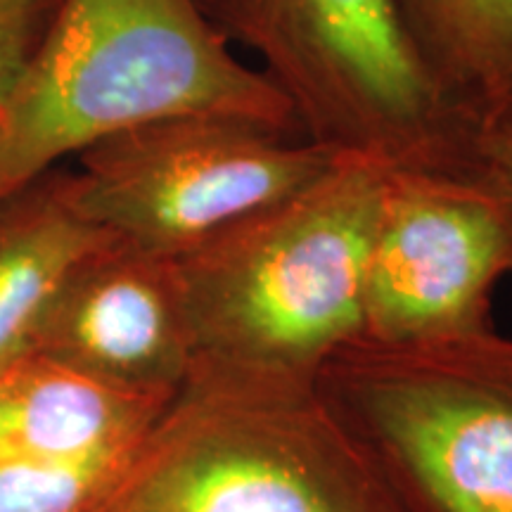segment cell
<instances>
[{
  "mask_svg": "<svg viewBox=\"0 0 512 512\" xmlns=\"http://www.w3.org/2000/svg\"><path fill=\"white\" fill-rule=\"evenodd\" d=\"M192 112L304 138L285 95L230 53L197 0H60L0 98V197L124 128Z\"/></svg>",
  "mask_w": 512,
  "mask_h": 512,
  "instance_id": "6da1fadb",
  "label": "cell"
},
{
  "mask_svg": "<svg viewBox=\"0 0 512 512\" xmlns=\"http://www.w3.org/2000/svg\"><path fill=\"white\" fill-rule=\"evenodd\" d=\"M384 171L339 157L309 188L171 256L192 368L316 382L361 337Z\"/></svg>",
  "mask_w": 512,
  "mask_h": 512,
  "instance_id": "7a4b0ae2",
  "label": "cell"
},
{
  "mask_svg": "<svg viewBox=\"0 0 512 512\" xmlns=\"http://www.w3.org/2000/svg\"><path fill=\"white\" fill-rule=\"evenodd\" d=\"M102 508L408 512L316 382L192 368Z\"/></svg>",
  "mask_w": 512,
  "mask_h": 512,
  "instance_id": "3957f363",
  "label": "cell"
},
{
  "mask_svg": "<svg viewBox=\"0 0 512 512\" xmlns=\"http://www.w3.org/2000/svg\"><path fill=\"white\" fill-rule=\"evenodd\" d=\"M228 43L259 55L304 138L384 169L489 176L482 131L446 98L394 0H197Z\"/></svg>",
  "mask_w": 512,
  "mask_h": 512,
  "instance_id": "277c9868",
  "label": "cell"
},
{
  "mask_svg": "<svg viewBox=\"0 0 512 512\" xmlns=\"http://www.w3.org/2000/svg\"><path fill=\"white\" fill-rule=\"evenodd\" d=\"M316 387L408 512H512V339L358 337Z\"/></svg>",
  "mask_w": 512,
  "mask_h": 512,
  "instance_id": "5b68a950",
  "label": "cell"
},
{
  "mask_svg": "<svg viewBox=\"0 0 512 512\" xmlns=\"http://www.w3.org/2000/svg\"><path fill=\"white\" fill-rule=\"evenodd\" d=\"M339 155L235 114L140 124L79 155L81 214L114 238L178 256L323 178Z\"/></svg>",
  "mask_w": 512,
  "mask_h": 512,
  "instance_id": "8992f818",
  "label": "cell"
},
{
  "mask_svg": "<svg viewBox=\"0 0 512 512\" xmlns=\"http://www.w3.org/2000/svg\"><path fill=\"white\" fill-rule=\"evenodd\" d=\"M512 273V190L491 176L384 171L363 285V339L415 342L494 328Z\"/></svg>",
  "mask_w": 512,
  "mask_h": 512,
  "instance_id": "52a82bcc",
  "label": "cell"
},
{
  "mask_svg": "<svg viewBox=\"0 0 512 512\" xmlns=\"http://www.w3.org/2000/svg\"><path fill=\"white\" fill-rule=\"evenodd\" d=\"M29 354L126 392L176 396L195 351L174 259L119 238L83 254L48 299Z\"/></svg>",
  "mask_w": 512,
  "mask_h": 512,
  "instance_id": "ba28073f",
  "label": "cell"
},
{
  "mask_svg": "<svg viewBox=\"0 0 512 512\" xmlns=\"http://www.w3.org/2000/svg\"><path fill=\"white\" fill-rule=\"evenodd\" d=\"M171 399L126 392L53 358L24 354L0 373V460L128 451Z\"/></svg>",
  "mask_w": 512,
  "mask_h": 512,
  "instance_id": "9c48e42d",
  "label": "cell"
},
{
  "mask_svg": "<svg viewBox=\"0 0 512 512\" xmlns=\"http://www.w3.org/2000/svg\"><path fill=\"white\" fill-rule=\"evenodd\" d=\"M112 238L81 214L74 171L62 166L0 197V370L29 354L64 273Z\"/></svg>",
  "mask_w": 512,
  "mask_h": 512,
  "instance_id": "30bf717a",
  "label": "cell"
},
{
  "mask_svg": "<svg viewBox=\"0 0 512 512\" xmlns=\"http://www.w3.org/2000/svg\"><path fill=\"white\" fill-rule=\"evenodd\" d=\"M422 64L479 131L512 117V0H394Z\"/></svg>",
  "mask_w": 512,
  "mask_h": 512,
  "instance_id": "8fae6325",
  "label": "cell"
},
{
  "mask_svg": "<svg viewBox=\"0 0 512 512\" xmlns=\"http://www.w3.org/2000/svg\"><path fill=\"white\" fill-rule=\"evenodd\" d=\"M136 448L74 460H0V512H98Z\"/></svg>",
  "mask_w": 512,
  "mask_h": 512,
  "instance_id": "7c38bea8",
  "label": "cell"
},
{
  "mask_svg": "<svg viewBox=\"0 0 512 512\" xmlns=\"http://www.w3.org/2000/svg\"><path fill=\"white\" fill-rule=\"evenodd\" d=\"M55 5V0H0V98L34 53Z\"/></svg>",
  "mask_w": 512,
  "mask_h": 512,
  "instance_id": "4fadbf2b",
  "label": "cell"
},
{
  "mask_svg": "<svg viewBox=\"0 0 512 512\" xmlns=\"http://www.w3.org/2000/svg\"><path fill=\"white\" fill-rule=\"evenodd\" d=\"M479 157L486 174L512 190V117L484 128L479 136Z\"/></svg>",
  "mask_w": 512,
  "mask_h": 512,
  "instance_id": "5bb4252c",
  "label": "cell"
},
{
  "mask_svg": "<svg viewBox=\"0 0 512 512\" xmlns=\"http://www.w3.org/2000/svg\"><path fill=\"white\" fill-rule=\"evenodd\" d=\"M98 512H117V510H112V508H100Z\"/></svg>",
  "mask_w": 512,
  "mask_h": 512,
  "instance_id": "9a60e30c",
  "label": "cell"
},
{
  "mask_svg": "<svg viewBox=\"0 0 512 512\" xmlns=\"http://www.w3.org/2000/svg\"><path fill=\"white\" fill-rule=\"evenodd\" d=\"M55 3H60V0H55Z\"/></svg>",
  "mask_w": 512,
  "mask_h": 512,
  "instance_id": "2e32d148",
  "label": "cell"
},
{
  "mask_svg": "<svg viewBox=\"0 0 512 512\" xmlns=\"http://www.w3.org/2000/svg\"><path fill=\"white\" fill-rule=\"evenodd\" d=\"M3 370H5V368H3ZM3 370H0V373H3Z\"/></svg>",
  "mask_w": 512,
  "mask_h": 512,
  "instance_id": "e0dca14e",
  "label": "cell"
}]
</instances>
